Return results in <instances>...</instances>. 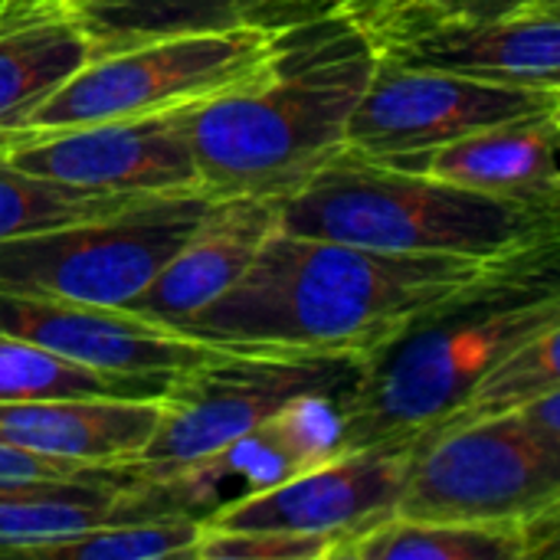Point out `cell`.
<instances>
[{
	"label": "cell",
	"mask_w": 560,
	"mask_h": 560,
	"mask_svg": "<svg viewBox=\"0 0 560 560\" xmlns=\"http://www.w3.org/2000/svg\"><path fill=\"white\" fill-rule=\"evenodd\" d=\"M345 13L368 43H377L394 33L433 26V23H463V20H495L535 3L560 0H322Z\"/></svg>",
	"instance_id": "25"
},
{
	"label": "cell",
	"mask_w": 560,
	"mask_h": 560,
	"mask_svg": "<svg viewBox=\"0 0 560 560\" xmlns=\"http://www.w3.org/2000/svg\"><path fill=\"white\" fill-rule=\"evenodd\" d=\"M555 272L430 315L364 358L338 394V456L400 450L443 427L509 351L558 325Z\"/></svg>",
	"instance_id": "3"
},
{
	"label": "cell",
	"mask_w": 560,
	"mask_h": 560,
	"mask_svg": "<svg viewBox=\"0 0 560 560\" xmlns=\"http://www.w3.org/2000/svg\"><path fill=\"white\" fill-rule=\"evenodd\" d=\"M560 210L489 197L394 164L335 154L279 197V230L381 253L505 259L558 249Z\"/></svg>",
	"instance_id": "4"
},
{
	"label": "cell",
	"mask_w": 560,
	"mask_h": 560,
	"mask_svg": "<svg viewBox=\"0 0 560 560\" xmlns=\"http://www.w3.org/2000/svg\"><path fill=\"white\" fill-rule=\"evenodd\" d=\"M89 36L56 13H36L0 30V138L23 125L79 66L92 59Z\"/></svg>",
	"instance_id": "20"
},
{
	"label": "cell",
	"mask_w": 560,
	"mask_h": 560,
	"mask_svg": "<svg viewBox=\"0 0 560 560\" xmlns=\"http://www.w3.org/2000/svg\"><path fill=\"white\" fill-rule=\"evenodd\" d=\"M560 354V322L541 328L528 341H522L515 351H509L466 397V404L443 423V427H463L476 420H492L522 410L525 404L538 400L548 390L560 387L558 371ZM440 430V427H436Z\"/></svg>",
	"instance_id": "23"
},
{
	"label": "cell",
	"mask_w": 560,
	"mask_h": 560,
	"mask_svg": "<svg viewBox=\"0 0 560 560\" xmlns=\"http://www.w3.org/2000/svg\"><path fill=\"white\" fill-rule=\"evenodd\" d=\"M551 269L558 249L413 256L276 230L249 269L177 328L236 351L371 358L430 315Z\"/></svg>",
	"instance_id": "1"
},
{
	"label": "cell",
	"mask_w": 560,
	"mask_h": 560,
	"mask_svg": "<svg viewBox=\"0 0 560 560\" xmlns=\"http://www.w3.org/2000/svg\"><path fill=\"white\" fill-rule=\"evenodd\" d=\"M512 417L538 450H545L548 456H560V387L525 404Z\"/></svg>",
	"instance_id": "28"
},
{
	"label": "cell",
	"mask_w": 560,
	"mask_h": 560,
	"mask_svg": "<svg viewBox=\"0 0 560 560\" xmlns=\"http://www.w3.org/2000/svg\"><path fill=\"white\" fill-rule=\"evenodd\" d=\"M407 469V446L331 456L272 489L246 495L203 518L220 532H299L335 538L338 548L394 515ZM338 555V551H335Z\"/></svg>",
	"instance_id": "12"
},
{
	"label": "cell",
	"mask_w": 560,
	"mask_h": 560,
	"mask_svg": "<svg viewBox=\"0 0 560 560\" xmlns=\"http://www.w3.org/2000/svg\"><path fill=\"white\" fill-rule=\"evenodd\" d=\"M560 3H535L495 20L433 23L384 36L374 46L381 59L436 69L463 79L560 89Z\"/></svg>",
	"instance_id": "13"
},
{
	"label": "cell",
	"mask_w": 560,
	"mask_h": 560,
	"mask_svg": "<svg viewBox=\"0 0 560 560\" xmlns=\"http://www.w3.org/2000/svg\"><path fill=\"white\" fill-rule=\"evenodd\" d=\"M95 472H112V469H92V466H79V463H66V459H49V456L0 443V482L75 479V476H95Z\"/></svg>",
	"instance_id": "27"
},
{
	"label": "cell",
	"mask_w": 560,
	"mask_h": 560,
	"mask_svg": "<svg viewBox=\"0 0 560 560\" xmlns=\"http://www.w3.org/2000/svg\"><path fill=\"white\" fill-rule=\"evenodd\" d=\"M302 3H305V7H308V10H318V7H325V3H322V0H302Z\"/></svg>",
	"instance_id": "30"
},
{
	"label": "cell",
	"mask_w": 560,
	"mask_h": 560,
	"mask_svg": "<svg viewBox=\"0 0 560 560\" xmlns=\"http://www.w3.org/2000/svg\"><path fill=\"white\" fill-rule=\"evenodd\" d=\"M3 26H10V23H0V30H3Z\"/></svg>",
	"instance_id": "31"
},
{
	"label": "cell",
	"mask_w": 560,
	"mask_h": 560,
	"mask_svg": "<svg viewBox=\"0 0 560 560\" xmlns=\"http://www.w3.org/2000/svg\"><path fill=\"white\" fill-rule=\"evenodd\" d=\"M49 0H0V23H16L36 16Z\"/></svg>",
	"instance_id": "29"
},
{
	"label": "cell",
	"mask_w": 560,
	"mask_h": 560,
	"mask_svg": "<svg viewBox=\"0 0 560 560\" xmlns=\"http://www.w3.org/2000/svg\"><path fill=\"white\" fill-rule=\"evenodd\" d=\"M555 548L558 528L390 515L345 541L335 560H538Z\"/></svg>",
	"instance_id": "19"
},
{
	"label": "cell",
	"mask_w": 560,
	"mask_h": 560,
	"mask_svg": "<svg viewBox=\"0 0 560 560\" xmlns=\"http://www.w3.org/2000/svg\"><path fill=\"white\" fill-rule=\"evenodd\" d=\"M144 200L141 194H105L72 184H59L30 174L0 158V243L66 226L75 220L105 217Z\"/></svg>",
	"instance_id": "22"
},
{
	"label": "cell",
	"mask_w": 560,
	"mask_h": 560,
	"mask_svg": "<svg viewBox=\"0 0 560 560\" xmlns=\"http://www.w3.org/2000/svg\"><path fill=\"white\" fill-rule=\"evenodd\" d=\"M39 13L66 16L89 36L95 56H108L161 36L223 30L249 20L285 23L312 10L302 0H49Z\"/></svg>",
	"instance_id": "18"
},
{
	"label": "cell",
	"mask_w": 560,
	"mask_h": 560,
	"mask_svg": "<svg viewBox=\"0 0 560 560\" xmlns=\"http://www.w3.org/2000/svg\"><path fill=\"white\" fill-rule=\"evenodd\" d=\"M276 230V197H217L180 249L125 308L177 328L223 295Z\"/></svg>",
	"instance_id": "14"
},
{
	"label": "cell",
	"mask_w": 560,
	"mask_h": 560,
	"mask_svg": "<svg viewBox=\"0 0 560 560\" xmlns=\"http://www.w3.org/2000/svg\"><path fill=\"white\" fill-rule=\"evenodd\" d=\"M374 62L368 36L335 7L295 16L269 75L187 112L203 194L279 200L308 180L345 151Z\"/></svg>",
	"instance_id": "2"
},
{
	"label": "cell",
	"mask_w": 560,
	"mask_h": 560,
	"mask_svg": "<svg viewBox=\"0 0 560 560\" xmlns=\"http://www.w3.org/2000/svg\"><path fill=\"white\" fill-rule=\"evenodd\" d=\"M187 112L190 108H177L16 138L0 148V158L30 174L85 190L141 197L203 194L187 135Z\"/></svg>",
	"instance_id": "10"
},
{
	"label": "cell",
	"mask_w": 560,
	"mask_h": 560,
	"mask_svg": "<svg viewBox=\"0 0 560 560\" xmlns=\"http://www.w3.org/2000/svg\"><path fill=\"white\" fill-rule=\"evenodd\" d=\"M135 518L154 512L128 466L75 479L0 482V558H36L49 545Z\"/></svg>",
	"instance_id": "17"
},
{
	"label": "cell",
	"mask_w": 560,
	"mask_h": 560,
	"mask_svg": "<svg viewBox=\"0 0 560 560\" xmlns=\"http://www.w3.org/2000/svg\"><path fill=\"white\" fill-rule=\"evenodd\" d=\"M174 381L105 374L39 345L0 335V404L49 397H161Z\"/></svg>",
	"instance_id": "21"
},
{
	"label": "cell",
	"mask_w": 560,
	"mask_h": 560,
	"mask_svg": "<svg viewBox=\"0 0 560 560\" xmlns=\"http://www.w3.org/2000/svg\"><path fill=\"white\" fill-rule=\"evenodd\" d=\"M217 197H144L125 210L0 243V292L125 308Z\"/></svg>",
	"instance_id": "6"
},
{
	"label": "cell",
	"mask_w": 560,
	"mask_h": 560,
	"mask_svg": "<svg viewBox=\"0 0 560 560\" xmlns=\"http://www.w3.org/2000/svg\"><path fill=\"white\" fill-rule=\"evenodd\" d=\"M203 522L190 515H154L135 522H115L75 535L69 541L43 548L46 560H197Z\"/></svg>",
	"instance_id": "24"
},
{
	"label": "cell",
	"mask_w": 560,
	"mask_h": 560,
	"mask_svg": "<svg viewBox=\"0 0 560 560\" xmlns=\"http://www.w3.org/2000/svg\"><path fill=\"white\" fill-rule=\"evenodd\" d=\"M0 335L39 345L66 361L148 381H177L236 348L203 341L128 308L52 302L0 292Z\"/></svg>",
	"instance_id": "11"
},
{
	"label": "cell",
	"mask_w": 560,
	"mask_h": 560,
	"mask_svg": "<svg viewBox=\"0 0 560 560\" xmlns=\"http://www.w3.org/2000/svg\"><path fill=\"white\" fill-rule=\"evenodd\" d=\"M361 361L338 354L236 351L190 371L167 387L164 417L128 469L135 482L164 479L262 427L292 400L315 390H341Z\"/></svg>",
	"instance_id": "8"
},
{
	"label": "cell",
	"mask_w": 560,
	"mask_h": 560,
	"mask_svg": "<svg viewBox=\"0 0 560 560\" xmlns=\"http://www.w3.org/2000/svg\"><path fill=\"white\" fill-rule=\"evenodd\" d=\"M541 112H560V89L479 82L377 56L371 82L348 118L345 148L381 161Z\"/></svg>",
	"instance_id": "9"
},
{
	"label": "cell",
	"mask_w": 560,
	"mask_h": 560,
	"mask_svg": "<svg viewBox=\"0 0 560 560\" xmlns=\"http://www.w3.org/2000/svg\"><path fill=\"white\" fill-rule=\"evenodd\" d=\"M338 541L299 532H220L203 528L197 560H335Z\"/></svg>",
	"instance_id": "26"
},
{
	"label": "cell",
	"mask_w": 560,
	"mask_h": 560,
	"mask_svg": "<svg viewBox=\"0 0 560 560\" xmlns=\"http://www.w3.org/2000/svg\"><path fill=\"white\" fill-rule=\"evenodd\" d=\"M161 397H49L0 404V443L92 469H125L151 443Z\"/></svg>",
	"instance_id": "16"
},
{
	"label": "cell",
	"mask_w": 560,
	"mask_h": 560,
	"mask_svg": "<svg viewBox=\"0 0 560 560\" xmlns=\"http://www.w3.org/2000/svg\"><path fill=\"white\" fill-rule=\"evenodd\" d=\"M558 115L560 112L525 115L436 148H420L381 161L489 197L560 210Z\"/></svg>",
	"instance_id": "15"
},
{
	"label": "cell",
	"mask_w": 560,
	"mask_h": 560,
	"mask_svg": "<svg viewBox=\"0 0 560 560\" xmlns=\"http://www.w3.org/2000/svg\"><path fill=\"white\" fill-rule=\"evenodd\" d=\"M289 23L292 20H249L95 56L36 105L23 125L7 131L0 148L16 138L197 108L210 98L240 92L276 69Z\"/></svg>",
	"instance_id": "5"
},
{
	"label": "cell",
	"mask_w": 560,
	"mask_h": 560,
	"mask_svg": "<svg viewBox=\"0 0 560 560\" xmlns=\"http://www.w3.org/2000/svg\"><path fill=\"white\" fill-rule=\"evenodd\" d=\"M394 515L558 528L560 456L538 450L512 413L430 430L407 446Z\"/></svg>",
	"instance_id": "7"
}]
</instances>
